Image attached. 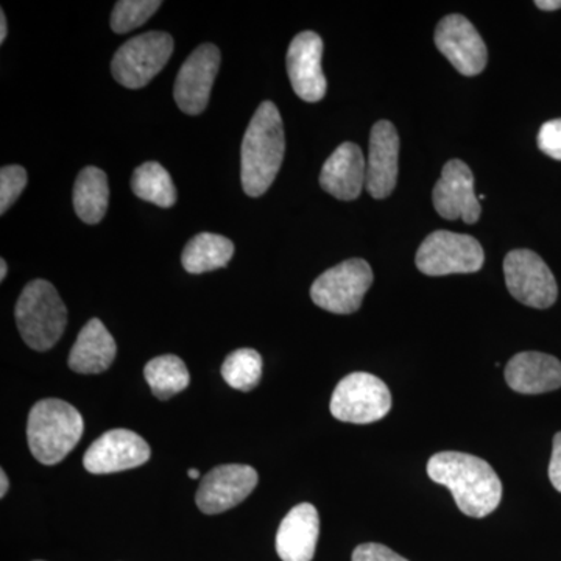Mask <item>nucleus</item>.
I'll list each match as a JSON object with an SVG mask.
<instances>
[{"instance_id": "1", "label": "nucleus", "mask_w": 561, "mask_h": 561, "mask_svg": "<svg viewBox=\"0 0 561 561\" xmlns=\"http://www.w3.org/2000/svg\"><path fill=\"white\" fill-rule=\"evenodd\" d=\"M427 476L451 491L457 507L471 518H485L502 500V483L493 467L471 454L445 451L427 461Z\"/></svg>"}, {"instance_id": "2", "label": "nucleus", "mask_w": 561, "mask_h": 561, "mask_svg": "<svg viewBox=\"0 0 561 561\" xmlns=\"http://www.w3.org/2000/svg\"><path fill=\"white\" fill-rule=\"evenodd\" d=\"M286 150L283 119L273 102H262L242 140V187L250 197H261L278 175Z\"/></svg>"}, {"instance_id": "3", "label": "nucleus", "mask_w": 561, "mask_h": 561, "mask_svg": "<svg viewBox=\"0 0 561 561\" xmlns=\"http://www.w3.org/2000/svg\"><path fill=\"white\" fill-rule=\"evenodd\" d=\"M83 416L69 402L43 400L28 413L27 440L39 463L57 465L79 445L83 435Z\"/></svg>"}, {"instance_id": "4", "label": "nucleus", "mask_w": 561, "mask_h": 561, "mask_svg": "<svg viewBox=\"0 0 561 561\" xmlns=\"http://www.w3.org/2000/svg\"><path fill=\"white\" fill-rule=\"evenodd\" d=\"M18 330L35 351L54 348L68 324V309L49 280L35 279L22 290L16 302Z\"/></svg>"}, {"instance_id": "5", "label": "nucleus", "mask_w": 561, "mask_h": 561, "mask_svg": "<svg viewBox=\"0 0 561 561\" xmlns=\"http://www.w3.org/2000/svg\"><path fill=\"white\" fill-rule=\"evenodd\" d=\"M330 409L332 416L343 423H376L390 412L391 393L378 376L351 373L335 387Z\"/></svg>"}, {"instance_id": "6", "label": "nucleus", "mask_w": 561, "mask_h": 561, "mask_svg": "<svg viewBox=\"0 0 561 561\" xmlns=\"http://www.w3.org/2000/svg\"><path fill=\"white\" fill-rule=\"evenodd\" d=\"M173 46L172 36L165 32L135 36L114 55L111 62L114 79L128 90L146 87L168 65Z\"/></svg>"}, {"instance_id": "7", "label": "nucleus", "mask_w": 561, "mask_h": 561, "mask_svg": "<svg viewBox=\"0 0 561 561\" xmlns=\"http://www.w3.org/2000/svg\"><path fill=\"white\" fill-rule=\"evenodd\" d=\"M371 284L370 264L364 260H348L313 280L311 298L324 311L348 316L359 311Z\"/></svg>"}, {"instance_id": "8", "label": "nucleus", "mask_w": 561, "mask_h": 561, "mask_svg": "<svg viewBox=\"0 0 561 561\" xmlns=\"http://www.w3.org/2000/svg\"><path fill=\"white\" fill-rule=\"evenodd\" d=\"M485 254L474 238L451 231H435L416 251V267L427 276L476 273L481 271Z\"/></svg>"}, {"instance_id": "9", "label": "nucleus", "mask_w": 561, "mask_h": 561, "mask_svg": "<svg viewBox=\"0 0 561 561\" xmlns=\"http://www.w3.org/2000/svg\"><path fill=\"white\" fill-rule=\"evenodd\" d=\"M504 275L512 297L529 308H551L559 297L551 268L534 251H511L504 260Z\"/></svg>"}, {"instance_id": "10", "label": "nucleus", "mask_w": 561, "mask_h": 561, "mask_svg": "<svg viewBox=\"0 0 561 561\" xmlns=\"http://www.w3.org/2000/svg\"><path fill=\"white\" fill-rule=\"evenodd\" d=\"M260 476L249 465H220L203 478L195 502L206 515H219L245 501Z\"/></svg>"}, {"instance_id": "11", "label": "nucleus", "mask_w": 561, "mask_h": 561, "mask_svg": "<svg viewBox=\"0 0 561 561\" xmlns=\"http://www.w3.org/2000/svg\"><path fill=\"white\" fill-rule=\"evenodd\" d=\"M220 68V50L214 44H202L197 47L176 76V105L183 113L197 116L208 106L210 90Z\"/></svg>"}, {"instance_id": "12", "label": "nucleus", "mask_w": 561, "mask_h": 561, "mask_svg": "<svg viewBox=\"0 0 561 561\" xmlns=\"http://www.w3.org/2000/svg\"><path fill=\"white\" fill-rule=\"evenodd\" d=\"M149 459V443L136 432L113 430L92 443L84 453L83 465L91 474H113L138 468Z\"/></svg>"}, {"instance_id": "13", "label": "nucleus", "mask_w": 561, "mask_h": 561, "mask_svg": "<svg viewBox=\"0 0 561 561\" xmlns=\"http://www.w3.org/2000/svg\"><path fill=\"white\" fill-rule=\"evenodd\" d=\"M435 46L461 76H478L489 61L482 36L461 14L443 18L435 31Z\"/></svg>"}, {"instance_id": "14", "label": "nucleus", "mask_w": 561, "mask_h": 561, "mask_svg": "<svg viewBox=\"0 0 561 561\" xmlns=\"http://www.w3.org/2000/svg\"><path fill=\"white\" fill-rule=\"evenodd\" d=\"M432 201L443 219H461L472 225L481 217L482 206L474 192V176L463 161L446 162L440 180L432 192Z\"/></svg>"}, {"instance_id": "15", "label": "nucleus", "mask_w": 561, "mask_h": 561, "mask_svg": "<svg viewBox=\"0 0 561 561\" xmlns=\"http://www.w3.org/2000/svg\"><path fill=\"white\" fill-rule=\"evenodd\" d=\"M323 41L316 32H301L291 39L287 51V73L295 94L305 102L316 103L328 90L327 77L321 69Z\"/></svg>"}, {"instance_id": "16", "label": "nucleus", "mask_w": 561, "mask_h": 561, "mask_svg": "<svg viewBox=\"0 0 561 561\" xmlns=\"http://www.w3.org/2000/svg\"><path fill=\"white\" fill-rule=\"evenodd\" d=\"M400 136L389 121L376 122L370 135L367 160V187L373 198H387L397 186Z\"/></svg>"}, {"instance_id": "17", "label": "nucleus", "mask_w": 561, "mask_h": 561, "mask_svg": "<svg viewBox=\"0 0 561 561\" xmlns=\"http://www.w3.org/2000/svg\"><path fill=\"white\" fill-rule=\"evenodd\" d=\"M367 183V161L360 147L343 142L324 162L320 184L339 201H356Z\"/></svg>"}, {"instance_id": "18", "label": "nucleus", "mask_w": 561, "mask_h": 561, "mask_svg": "<svg viewBox=\"0 0 561 561\" xmlns=\"http://www.w3.org/2000/svg\"><path fill=\"white\" fill-rule=\"evenodd\" d=\"M319 537V512L308 502L298 504L280 523L276 552L283 561H312Z\"/></svg>"}, {"instance_id": "19", "label": "nucleus", "mask_w": 561, "mask_h": 561, "mask_svg": "<svg viewBox=\"0 0 561 561\" xmlns=\"http://www.w3.org/2000/svg\"><path fill=\"white\" fill-rule=\"evenodd\" d=\"M505 381L523 394H541L561 387V362L549 354L526 351L505 367Z\"/></svg>"}, {"instance_id": "20", "label": "nucleus", "mask_w": 561, "mask_h": 561, "mask_svg": "<svg viewBox=\"0 0 561 561\" xmlns=\"http://www.w3.org/2000/svg\"><path fill=\"white\" fill-rule=\"evenodd\" d=\"M117 345L105 324L91 319L80 331L69 354V368L80 375H99L116 359Z\"/></svg>"}, {"instance_id": "21", "label": "nucleus", "mask_w": 561, "mask_h": 561, "mask_svg": "<svg viewBox=\"0 0 561 561\" xmlns=\"http://www.w3.org/2000/svg\"><path fill=\"white\" fill-rule=\"evenodd\" d=\"M73 208L84 224L95 225L105 217L108 209L110 187L102 169L84 168L73 184Z\"/></svg>"}, {"instance_id": "22", "label": "nucleus", "mask_w": 561, "mask_h": 561, "mask_svg": "<svg viewBox=\"0 0 561 561\" xmlns=\"http://www.w3.org/2000/svg\"><path fill=\"white\" fill-rule=\"evenodd\" d=\"M234 254V243L225 236L202 232L187 242L181 254L184 271L201 275V273L217 271L225 267Z\"/></svg>"}, {"instance_id": "23", "label": "nucleus", "mask_w": 561, "mask_h": 561, "mask_svg": "<svg viewBox=\"0 0 561 561\" xmlns=\"http://www.w3.org/2000/svg\"><path fill=\"white\" fill-rule=\"evenodd\" d=\"M144 376L151 393L162 401L186 390L191 382L186 364L175 354H164L151 359L144 368Z\"/></svg>"}, {"instance_id": "24", "label": "nucleus", "mask_w": 561, "mask_h": 561, "mask_svg": "<svg viewBox=\"0 0 561 561\" xmlns=\"http://www.w3.org/2000/svg\"><path fill=\"white\" fill-rule=\"evenodd\" d=\"M131 190L140 201L160 208H172L176 203V187L172 176L160 162H144L131 176Z\"/></svg>"}, {"instance_id": "25", "label": "nucleus", "mask_w": 561, "mask_h": 561, "mask_svg": "<svg viewBox=\"0 0 561 561\" xmlns=\"http://www.w3.org/2000/svg\"><path fill=\"white\" fill-rule=\"evenodd\" d=\"M225 382L239 391H251L261 381L262 357L256 350L232 351L221 365Z\"/></svg>"}, {"instance_id": "26", "label": "nucleus", "mask_w": 561, "mask_h": 561, "mask_svg": "<svg viewBox=\"0 0 561 561\" xmlns=\"http://www.w3.org/2000/svg\"><path fill=\"white\" fill-rule=\"evenodd\" d=\"M160 0H121L111 13V28L116 33H128L139 28L160 10Z\"/></svg>"}, {"instance_id": "27", "label": "nucleus", "mask_w": 561, "mask_h": 561, "mask_svg": "<svg viewBox=\"0 0 561 561\" xmlns=\"http://www.w3.org/2000/svg\"><path fill=\"white\" fill-rule=\"evenodd\" d=\"M27 172L21 165H7L0 171V214H5L27 186Z\"/></svg>"}, {"instance_id": "28", "label": "nucleus", "mask_w": 561, "mask_h": 561, "mask_svg": "<svg viewBox=\"0 0 561 561\" xmlns=\"http://www.w3.org/2000/svg\"><path fill=\"white\" fill-rule=\"evenodd\" d=\"M538 147L542 153L561 161V119L542 124L540 133H538Z\"/></svg>"}, {"instance_id": "29", "label": "nucleus", "mask_w": 561, "mask_h": 561, "mask_svg": "<svg viewBox=\"0 0 561 561\" xmlns=\"http://www.w3.org/2000/svg\"><path fill=\"white\" fill-rule=\"evenodd\" d=\"M353 561H409L404 557L398 556L387 546L378 542H365L357 546L353 552Z\"/></svg>"}, {"instance_id": "30", "label": "nucleus", "mask_w": 561, "mask_h": 561, "mask_svg": "<svg viewBox=\"0 0 561 561\" xmlns=\"http://www.w3.org/2000/svg\"><path fill=\"white\" fill-rule=\"evenodd\" d=\"M549 479H551L553 489L561 493V432H557L556 437H553Z\"/></svg>"}, {"instance_id": "31", "label": "nucleus", "mask_w": 561, "mask_h": 561, "mask_svg": "<svg viewBox=\"0 0 561 561\" xmlns=\"http://www.w3.org/2000/svg\"><path fill=\"white\" fill-rule=\"evenodd\" d=\"M535 5L540 10L556 11L561 9V0H537Z\"/></svg>"}, {"instance_id": "32", "label": "nucleus", "mask_w": 561, "mask_h": 561, "mask_svg": "<svg viewBox=\"0 0 561 561\" xmlns=\"http://www.w3.org/2000/svg\"><path fill=\"white\" fill-rule=\"evenodd\" d=\"M9 478H7L5 471H0V497H5L7 493H9Z\"/></svg>"}, {"instance_id": "33", "label": "nucleus", "mask_w": 561, "mask_h": 561, "mask_svg": "<svg viewBox=\"0 0 561 561\" xmlns=\"http://www.w3.org/2000/svg\"><path fill=\"white\" fill-rule=\"evenodd\" d=\"M9 31V25H7V16L3 11H0V43H3L7 38V32Z\"/></svg>"}, {"instance_id": "34", "label": "nucleus", "mask_w": 561, "mask_h": 561, "mask_svg": "<svg viewBox=\"0 0 561 561\" xmlns=\"http://www.w3.org/2000/svg\"><path fill=\"white\" fill-rule=\"evenodd\" d=\"M7 273H9V265H7L5 260H0V279H5Z\"/></svg>"}, {"instance_id": "35", "label": "nucleus", "mask_w": 561, "mask_h": 561, "mask_svg": "<svg viewBox=\"0 0 561 561\" xmlns=\"http://www.w3.org/2000/svg\"><path fill=\"white\" fill-rule=\"evenodd\" d=\"M187 474H190L191 479H201V472H198V470H195V468H191V470L187 471Z\"/></svg>"}]
</instances>
